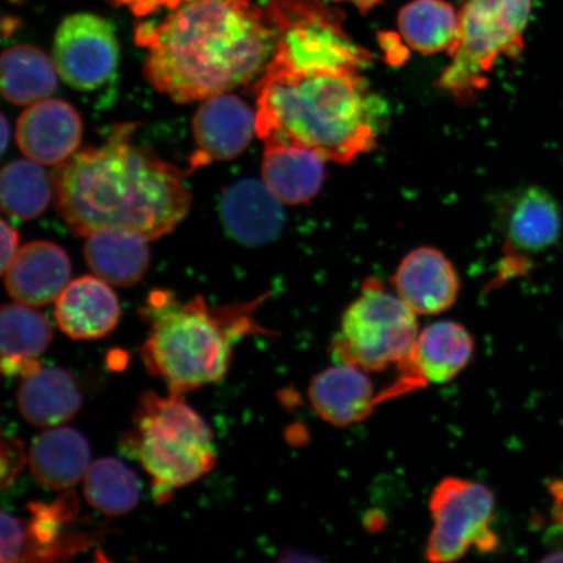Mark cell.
I'll use <instances>...</instances> for the list:
<instances>
[{"label":"cell","mask_w":563,"mask_h":563,"mask_svg":"<svg viewBox=\"0 0 563 563\" xmlns=\"http://www.w3.org/2000/svg\"><path fill=\"white\" fill-rule=\"evenodd\" d=\"M158 24L137 27L147 48L144 73L178 103L208 100L262 77L276 51V31L250 0H180Z\"/></svg>","instance_id":"cell-1"},{"label":"cell","mask_w":563,"mask_h":563,"mask_svg":"<svg viewBox=\"0 0 563 563\" xmlns=\"http://www.w3.org/2000/svg\"><path fill=\"white\" fill-rule=\"evenodd\" d=\"M135 125L63 162L53 174L55 206L75 235L123 230L154 241L175 230L191 208L180 172L132 143Z\"/></svg>","instance_id":"cell-2"},{"label":"cell","mask_w":563,"mask_h":563,"mask_svg":"<svg viewBox=\"0 0 563 563\" xmlns=\"http://www.w3.org/2000/svg\"><path fill=\"white\" fill-rule=\"evenodd\" d=\"M255 90L260 139L306 146L342 165L376 146L389 117L357 73L266 69Z\"/></svg>","instance_id":"cell-3"},{"label":"cell","mask_w":563,"mask_h":563,"mask_svg":"<svg viewBox=\"0 0 563 563\" xmlns=\"http://www.w3.org/2000/svg\"><path fill=\"white\" fill-rule=\"evenodd\" d=\"M262 300L210 307L200 295L181 301L170 290H153L140 309L150 325L141 347L145 368L164 379L173 396L220 382L235 344L245 335L265 332L253 319Z\"/></svg>","instance_id":"cell-4"},{"label":"cell","mask_w":563,"mask_h":563,"mask_svg":"<svg viewBox=\"0 0 563 563\" xmlns=\"http://www.w3.org/2000/svg\"><path fill=\"white\" fill-rule=\"evenodd\" d=\"M122 450L152 476L157 501H167L173 489L199 481L217 462L207 422L173 394L165 398L146 391L140 397Z\"/></svg>","instance_id":"cell-5"},{"label":"cell","mask_w":563,"mask_h":563,"mask_svg":"<svg viewBox=\"0 0 563 563\" xmlns=\"http://www.w3.org/2000/svg\"><path fill=\"white\" fill-rule=\"evenodd\" d=\"M531 12L532 0H466L460 11V40L439 88L457 103L474 102L488 86L496 62L522 52Z\"/></svg>","instance_id":"cell-6"},{"label":"cell","mask_w":563,"mask_h":563,"mask_svg":"<svg viewBox=\"0 0 563 563\" xmlns=\"http://www.w3.org/2000/svg\"><path fill=\"white\" fill-rule=\"evenodd\" d=\"M262 7L277 38L266 69L361 74L371 65V54L350 37L323 0H263Z\"/></svg>","instance_id":"cell-7"},{"label":"cell","mask_w":563,"mask_h":563,"mask_svg":"<svg viewBox=\"0 0 563 563\" xmlns=\"http://www.w3.org/2000/svg\"><path fill=\"white\" fill-rule=\"evenodd\" d=\"M420 333L418 314L378 279H367L344 311L334 338V362L367 372L402 368Z\"/></svg>","instance_id":"cell-8"},{"label":"cell","mask_w":563,"mask_h":563,"mask_svg":"<svg viewBox=\"0 0 563 563\" xmlns=\"http://www.w3.org/2000/svg\"><path fill=\"white\" fill-rule=\"evenodd\" d=\"M495 495L484 484L462 477L443 478L429 497L433 526L427 541V560L454 562L473 548L483 553L495 551Z\"/></svg>","instance_id":"cell-9"},{"label":"cell","mask_w":563,"mask_h":563,"mask_svg":"<svg viewBox=\"0 0 563 563\" xmlns=\"http://www.w3.org/2000/svg\"><path fill=\"white\" fill-rule=\"evenodd\" d=\"M54 63L62 79L79 90H96L119 66L115 27L101 16L75 13L62 21L54 41Z\"/></svg>","instance_id":"cell-10"},{"label":"cell","mask_w":563,"mask_h":563,"mask_svg":"<svg viewBox=\"0 0 563 563\" xmlns=\"http://www.w3.org/2000/svg\"><path fill=\"white\" fill-rule=\"evenodd\" d=\"M255 132L256 112L241 98L227 93L208 98L194 119V167L241 156Z\"/></svg>","instance_id":"cell-11"},{"label":"cell","mask_w":563,"mask_h":563,"mask_svg":"<svg viewBox=\"0 0 563 563\" xmlns=\"http://www.w3.org/2000/svg\"><path fill=\"white\" fill-rule=\"evenodd\" d=\"M82 121L73 106L62 100L33 103L19 118L16 140L20 151L41 165H62L77 151Z\"/></svg>","instance_id":"cell-12"},{"label":"cell","mask_w":563,"mask_h":563,"mask_svg":"<svg viewBox=\"0 0 563 563\" xmlns=\"http://www.w3.org/2000/svg\"><path fill=\"white\" fill-rule=\"evenodd\" d=\"M394 290L418 316H433L454 306L460 278L452 262L439 250L421 246L400 262Z\"/></svg>","instance_id":"cell-13"},{"label":"cell","mask_w":563,"mask_h":563,"mask_svg":"<svg viewBox=\"0 0 563 563\" xmlns=\"http://www.w3.org/2000/svg\"><path fill=\"white\" fill-rule=\"evenodd\" d=\"M473 335L460 322L438 321L420 330L402 369L405 386L446 384L466 369L474 356Z\"/></svg>","instance_id":"cell-14"},{"label":"cell","mask_w":563,"mask_h":563,"mask_svg":"<svg viewBox=\"0 0 563 563\" xmlns=\"http://www.w3.org/2000/svg\"><path fill=\"white\" fill-rule=\"evenodd\" d=\"M3 276L7 291L18 302L47 306L69 285L70 262L62 246L33 242L19 251Z\"/></svg>","instance_id":"cell-15"},{"label":"cell","mask_w":563,"mask_h":563,"mask_svg":"<svg viewBox=\"0 0 563 563\" xmlns=\"http://www.w3.org/2000/svg\"><path fill=\"white\" fill-rule=\"evenodd\" d=\"M308 396L316 413L335 427H349L367 419L377 402L367 371L341 363L316 375Z\"/></svg>","instance_id":"cell-16"},{"label":"cell","mask_w":563,"mask_h":563,"mask_svg":"<svg viewBox=\"0 0 563 563\" xmlns=\"http://www.w3.org/2000/svg\"><path fill=\"white\" fill-rule=\"evenodd\" d=\"M121 307L108 282L81 277L73 282L55 301V319L62 332L77 341L98 340L112 332Z\"/></svg>","instance_id":"cell-17"},{"label":"cell","mask_w":563,"mask_h":563,"mask_svg":"<svg viewBox=\"0 0 563 563\" xmlns=\"http://www.w3.org/2000/svg\"><path fill=\"white\" fill-rule=\"evenodd\" d=\"M223 228L234 241L263 245L279 234L284 223L280 201L265 183L244 179L223 192L220 202Z\"/></svg>","instance_id":"cell-18"},{"label":"cell","mask_w":563,"mask_h":563,"mask_svg":"<svg viewBox=\"0 0 563 563\" xmlns=\"http://www.w3.org/2000/svg\"><path fill=\"white\" fill-rule=\"evenodd\" d=\"M327 159L309 147L265 143L263 181L280 202L298 206L311 201L325 180Z\"/></svg>","instance_id":"cell-19"},{"label":"cell","mask_w":563,"mask_h":563,"mask_svg":"<svg viewBox=\"0 0 563 563\" xmlns=\"http://www.w3.org/2000/svg\"><path fill=\"white\" fill-rule=\"evenodd\" d=\"M505 235L512 251L539 253L559 242L562 213L554 197L539 187L514 192L506 203Z\"/></svg>","instance_id":"cell-20"},{"label":"cell","mask_w":563,"mask_h":563,"mask_svg":"<svg viewBox=\"0 0 563 563\" xmlns=\"http://www.w3.org/2000/svg\"><path fill=\"white\" fill-rule=\"evenodd\" d=\"M88 440L73 428L51 429L31 446L32 474L44 487L63 490L74 487L90 466Z\"/></svg>","instance_id":"cell-21"},{"label":"cell","mask_w":563,"mask_h":563,"mask_svg":"<svg viewBox=\"0 0 563 563\" xmlns=\"http://www.w3.org/2000/svg\"><path fill=\"white\" fill-rule=\"evenodd\" d=\"M81 393L73 376L62 368H41L23 378L18 390V407L27 422L52 428L79 412Z\"/></svg>","instance_id":"cell-22"},{"label":"cell","mask_w":563,"mask_h":563,"mask_svg":"<svg viewBox=\"0 0 563 563\" xmlns=\"http://www.w3.org/2000/svg\"><path fill=\"white\" fill-rule=\"evenodd\" d=\"M0 327L4 375L24 378L40 371L38 357L53 341L51 321L31 306L19 302L2 308Z\"/></svg>","instance_id":"cell-23"},{"label":"cell","mask_w":563,"mask_h":563,"mask_svg":"<svg viewBox=\"0 0 563 563\" xmlns=\"http://www.w3.org/2000/svg\"><path fill=\"white\" fill-rule=\"evenodd\" d=\"M87 239L84 256L97 277L119 287L143 279L151 263L150 241L145 238L130 231L101 230Z\"/></svg>","instance_id":"cell-24"},{"label":"cell","mask_w":563,"mask_h":563,"mask_svg":"<svg viewBox=\"0 0 563 563\" xmlns=\"http://www.w3.org/2000/svg\"><path fill=\"white\" fill-rule=\"evenodd\" d=\"M398 30L415 52L452 56L460 40V12L445 0H412L398 13Z\"/></svg>","instance_id":"cell-25"},{"label":"cell","mask_w":563,"mask_h":563,"mask_svg":"<svg viewBox=\"0 0 563 563\" xmlns=\"http://www.w3.org/2000/svg\"><path fill=\"white\" fill-rule=\"evenodd\" d=\"M58 69L40 48L19 45L2 56V95L15 104L47 100L58 88Z\"/></svg>","instance_id":"cell-26"},{"label":"cell","mask_w":563,"mask_h":563,"mask_svg":"<svg viewBox=\"0 0 563 563\" xmlns=\"http://www.w3.org/2000/svg\"><path fill=\"white\" fill-rule=\"evenodd\" d=\"M2 209L19 221H32L45 213L54 196V181L33 159L11 162L2 172Z\"/></svg>","instance_id":"cell-27"},{"label":"cell","mask_w":563,"mask_h":563,"mask_svg":"<svg viewBox=\"0 0 563 563\" xmlns=\"http://www.w3.org/2000/svg\"><path fill=\"white\" fill-rule=\"evenodd\" d=\"M88 503L109 517H119L136 508L141 495L139 477L115 457L91 463L84 484Z\"/></svg>","instance_id":"cell-28"},{"label":"cell","mask_w":563,"mask_h":563,"mask_svg":"<svg viewBox=\"0 0 563 563\" xmlns=\"http://www.w3.org/2000/svg\"><path fill=\"white\" fill-rule=\"evenodd\" d=\"M25 526L11 514L2 512V562L15 563L23 560Z\"/></svg>","instance_id":"cell-29"},{"label":"cell","mask_w":563,"mask_h":563,"mask_svg":"<svg viewBox=\"0 0 563 563\" xmlns=\"http://www.w3.org/2000/svg\"><path fill=\"white\" fill-rule=\"evenodd\" d=\"M180 0H114L117 4H126L137 16L151 15L161 9H173Z\"/></svg>","instance_id":"cell-30"},{"label":"cell","mask_w":563,"mask_h":563,"mask_svg":"<svg viewBox=\"0 0 563 563\" xmlns=\"http://www.w3.org/2000/svg\"><path fill=\"white\" fill-rule=\"evenodd\" d=\"M19 234L18 231L10 227L4 220L2 221V273L11 265L13 258L19 253Z\"/></svg>","instance_id":"cell-31"},{"label":"cell","mask_w":563,"mask_h":563,"mask_svg":"<svg viewBox=\"0 0 563 563\" xmlns=\"http://www.w3.org/2000/svg\"><path fill=\"white\" fill-rule=\"evenodd\" d=\"M334 2L350 3L352 5H355L358 11L365 13L371 11L373 7H376L377 4L382 3L383 0H334Z\"/></svg>","instance_id":"cell-32"},{"label":"cell","mask_w":563,"mask_h":563,"mask_svg":"<svg viewBox=\"0 0 563 563\" xmlns=\"http://www.w3.org/2000/svg\"><path fill=\"white\" fill-rule=\"evenodd\" d=\"M10 139V125L9 122H7L5 117L2 115V153L7 151V147H9Z\"/></svg>","instance_id":"cell-33"},{"label":"cell","mask_w":563,"mask_h":563,"mask_svg":"<svg viewBox=\"0 0 563 563\" xmlns=\"http://www.w3.org/2000/svg\"><path fill=\"white\" fill-rule=\"evenodd\" d=\"M544 562H563V551L547 555Z\"/></svg>","instance_id":"cell-34"}]
</instances>
